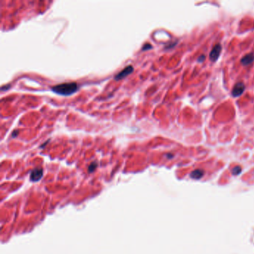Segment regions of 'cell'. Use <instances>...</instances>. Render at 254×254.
<instances>
[{"label":"cell","instance_id":"cell-1","mask_svg":"<svg viewBox=\"0 0 254 254\" xmlns=\"http://www.w3.org/2000/svg\"><path fill=\"white\" fill-rule=\"evenodd\" d=\"M52 91L62 95H70L77 92V84L75 82L63 83L52 87Z\"/></svg>","mask_w":254,"mask_h":254},{"label":"cell","instance_id":"cell-2","mask_svg":"<svg viewBox=\"0 0 254 254\" xmlns=\"http://www.w3.org/2000/svg\"><path fill=\"white\" fill-rule=\"evenodd\" d=\"M221 45L220 43L215 44L213 46L212 49L211 50L210 54H209V59L211 61L215 62L218 60V58L220 56L221 52Z\"/></svg>","mask_w":254,"mask_h":254},{"label":"cell","instance_id":"cell-3","mask_svg":"<svg viewBox=\"0 0 254 254\" xmlns=\"http://www.w3.org/2000/svg\"><path fill=\"white\" fill-rule=\"evenodd\" d=\"M245 90V85L242 82L235 84L232 90V95L233 97H239L243 93Z\"/></svg>","mask_w":254,"mask_h":254},{"label":"cell","instance_id":"cell-4","mask_svg":"<svg viewBox=\"0 0 254 254\" xmlns=\"http://www.w3.org/2000/svg\"><path fill=\"white\" fill-rule=\"evenodd\" d=\"M133 71V67L132 66H128L127 67H125V69H123L120 72H118L116 75L115 76V79L116 81L121 80V79L124 78L128 75H129L130 74H131Z\"/></svg>","mask_w":254,"mask_h":254},{"label":"cell","instance_id":"cell-5","mask_svg":"<svg viewBox=\"0 0 254 254\" xmlns=\"http://www.w3.org/2000/svg\"><path fill=\"white\" fill-rule=\"evenodd\" d=\"M43 170L41 168L34 169L31 173V180L32 181H38L43 177Z\"/></svg>","mask_w":254,"mask_h":254},{"label":"cell","instance_id":"cell-6","mask_svg":"<svg viewBox=\"0 0 254 254\" xmlns=\"http://www.w3.org/2000/svg\"><path fill=\"white\" fill-rule=\"evenodd\" d=\"M254 61V53L251 52L244 56L241 60V63L243 66H248Z\"/></svg>","mask_w":254,"mask_h":254},{"label":"cell","instance_id":"cell-7","mask_svg":"<svg viewBox=\"0 0 254 254\" xmlns=\"http://www.w3.org/2000/svg\"><path fill=\"white\" fill-rule=\"evenodd\" d=\"M204 171L201 169H196L194 171H193L192 173H191V177L192 178H194V179H199V178L202 177L203 175H204Z\"/></svg>","mask_w":254,"mask_h":254},{"label":"cell","instance_id":"cell-8","mask_svg":"<svg viewBox=\"0 0 254 254\" xmlns=\"http://www.w3.org/2000/svg\"><path fill=\"white\" fill-rule=\"evenodd\" d=\"M241 171H242V169H241V167H239V166H236V167H235L232 170V173H233V174H239V173L241 172Z\"/></svg>","mask_w":254,"mask_h":254},{"label":"cell","instance_id":"cell-9","mask_svg":"<svg viewBox=\"0 0 254 254\" xmlns=\"http://www.w3.org/2000/svg\"><path fill=\"white\" fill-rule=\"evenodd\" d=\"M96 166H97V163H91V165H90V167H89V171L92 172V171H94V170H95V168H96Z\"/></svg>","mask_w":254,"mask_h":254},{"label":"cell","instance_id":"cell-10","mask_svg":"<svg viewBox=\"0 0 254 254\" xmlns=\"http://www.w3.org/2000/svg\"><path fill=\"white\" fill-rule=\"evenodd\" d=\"M151 48H152V46L150 45V44H148V43H147L142 47V50H147V49H151Z\"/></svg>","mask_w":254,"mask_h":254},{"label":"cell","instance_id":"cell-11","mask_svg":"<svg viewBox=\"0 0 254 254\" xmlns=\"http://www.w3.org/2000/svg\"><path fill=\"white\" fill-rule=\"evenodd\" d=\"M204 60H205V55L204 54H201L200 57H198V62L202 63Z\"/></svg>","mask_w":254,"mask_h":254},{"label":"cell","instance_id":"cell-12","mask_svg":"<svg viewBox=\"0 0 254 254\" xmlns=\"http://www.w3.org/2000/svg\"><path fill=\"white\" fill-rule=\"evenodd\" d=\"M16 133H17V132H15V133H13V136H15L16 134Z\"/></svg>","mask_w":254,"mask_h":254}]
</instances>
